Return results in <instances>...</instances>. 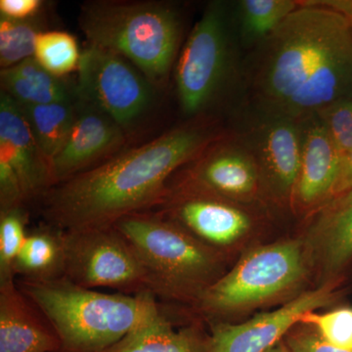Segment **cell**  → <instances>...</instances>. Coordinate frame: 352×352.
Returning <instances> with one entry per match:
<instances>
[{"label": "cell", "instance_id": "obj_1", "mask_svg": "<svg viewBox=\"0 0 352 352\" xmlns=\"http://www.w3.org/2000/svg\"><path fill=\"white\" fill-rule=\"evenodd\" d=\"M207 119L164 132L124 149L51 187L41 198V214L57 230L113 226L129 215L159 208L173 176L222 135Z\"/></svg>", "mask_w": 352, "mask_h": 352}, {"label": "cell", "instance_id": "obj_2", "mask_svg": "<svg viewBox=\"0 0 352 352\" xmlns=\"http://www.w3.org/2000/svg\"><path fill=\"white\" fill-rule=\"evenodd\" d=\"M252 83L263 112L305 120L352 95L346 14L308 2L261 41Z\"/></svg>", "mask_w": 352, "mask_h": 352}, {"label": "cell", "instance_id": "obj_3", "mask_svg": "<svg viewBox=\"0 0 352 352\" xmlns=\"http://www.w3.org/2000/svg\"><path fill=\"white\" fill-rule=\"evenodd\" d=\"M21 291L47 317L62 340L61 352H102L122 340L157 305L151 293H100L65 277L16 278Z\"/></svg>", "mask_w": 352, "mask_h": 352}, {"label": "cell", "instance_id": "obj_4", "mask_svg": "<svg viewBox=\"0 0 352 352\" xmlns=\"http://www.w3.org/2000/svg\"><path fill=\"white\" fill-rule=\"evenodd\" d=\"M78 21L88 44L124 57L157 88L166 85L182 39L175 7L157 1L88 2Z\"/></svg>", "mask_w": 352, "mask_h": 352}, {"label": "cell", "instance_id": "obj_5", "mask_svg": "<svg viewBox=\"0 0 352 352\" xmlns=\"http://www.w3.org/2000/svg\"><path fill=\"white\" fill-rule=\"evenodd\" d=\"M144 264L152 293L195 305L223 273V254L156 212H139L113 226Z\"/></svg>", "mask_w": 352, "mask_h": 352}, {"label": "cell", "instance_id": "obj_6", "mask_svg": "<svg viewBox=\"0 0 352 352\" xmlns=\"http://www.w3.org/2000/svg\"><path fill=\"white\" fill-rule=\"evenodd\" d=\"M308 263L303 241L261 245L245 252L194 305L201 314L214 317L258 307L302 283Z\"/></svg>", "mask_w": 352, "mask_h": 352}, {"label": "cell", "instance_id": "obj_7", "mask_svg": "<svg viewBox=\"0 0 352 352\" xmlns=\"http://www.w3.org/2000/svg\"><path fill=\"white\" fill-rule=\"evenodd\" d=\"M64 276L83 288H110L126 295L152 293L144 264L113 226L59 230Z\"/></svg>", "mask_w": 352, "mask_h": 352}, {"label": "cell", "instance_id": "obj_8", "mask_svg": "<svg viewBox=\"0 0 352 352\" xmlns=\"http://www.w3.org/2000/svg\"><path fill=\"white\" fill-rule=\"evenodd\" d=\"M230 65L223 6L210 4L192 30L176 65V90L185 115L196 119L210 107L226 82Z\"/></svg>", "mask_w": 352, "mask_h": 352}, {"label": "cell", "instance_id": "obj_9", "mask_svg": "<svg viewBox=\"0 0 352 352\" xmlns=\"http://www.w3.org/2000/svg\"><path fill=\"white\" fill-rule=\"evenodd\" d=\"M76 95L107 113L124 131L156 101L157 87L124 57L88 44L78 69Z\"/></svg>", "mask_w": 352, "mask_h": 352}, {"label": "cell", "instance_id": "obj_10", "mask_svg": "<svg viewBox=\"0 0 352 352\" xmlns=\"http://www.w3.org/2000/svg\"><path fill=\"white\" fill-rule=\"evenodd\" d=\"M183 168L170 190L203 192L243 205L266 194L258 160L245 136L222 134Z\"/></svg>", "mask_w": 352, "mask_h": 352}, {"label": "cell", "instance_id": "obj_11", "mask_svg": "<svg viewBox=\"0 0 352 352\" xmlns=\"http://www.w3.org/2000/svg\"><path fill=\"white\" fill-rule=\"evenodd\" d=\"M242 205L203 192L170 190L164 203L153 212L171 220L204 244L222 252L252 230V215Z\"/></svg>", "mask_w": 352, "mask_h": 352}, {"label": "cell", "instance_id": "obj_12", "mask_svg": "<svg viewBox=\"0 0 352 352\" xmlns=\"http://www.w3.org/2000/svg\"><path fill=\"white\" fill-rule=\"evenodd\" d=\"M258 160L266 194L292 204L302 150V120L263 113L245 136Z\"/></svg>", "mask_w": 352, "mask_h": 352}, {"label": "cell", "instance_id": "obj_13", "mask_svg": "<svg viewBox=\"0 0 352 352\" xmlns=\"http://www.w3.org/2000/svg\"><path fill=\"white\" fill-rule=\"evenodd\" d=\"M335 296L333 286L326 285L305 292L274 311L256 315L245 323H215L208 352H265L300 323L303 315L325 307Z\"/></svg>", "mask_w": 352, "mask_h": 352}, {"label": "cell", "instance_id": "obj_14", "mask_svg": "<svg viewBox=\"0 0 352 352\" xmlns=\"http://www.w3.org/2000/svg\"><path fill=\"white\" fill-rule=\"evenodd\" d=\"M126 141V132L110 116L76 97L75 124L66 144L51 162L53 184L91 170L124 151Z\"/></svg>", "mask_w": 352, "mask_h": 352}, {"label": "cell", "instance_id": "obj_15", "mask_svg": "<svg viewBox=\"0 0 352 352\" xmlns=\"http://www.w3.org/2000/svg\"><path fill=\"white\" fill-rule=\"evenodd\" d=\"M0 166L12 171L25 203L53 187L51 163L44 156L18 102L0 92Z\"/></svg>", "mask_w": 352, "mask_h": 352}, {"label": "cell", "instance_id": "obj_16", "mask_svg": "<svg viewBox=\"0 0 352 352\" xmlns=\"http://www.w3.org/2000/svg\"><path fill=\"white\" fill-rule=\"evenodd\" d=\"M342 157L318 116L302 120L300 173L292 205L314 212L335 196Z\"/></svg>", "mask_w": 352, "mask_h": 352}, {"label": "cell", "instance_id": "obj_17", "mask_svg": "<svg viewBox=\"0 0 352 352\" xmlns=\"http://www.w3.org/2000/svg\"><path fill=\"white\" fill-rule=\"evenodd\" d=\"M56 329L16 278L0 281V352H61Z\"/></svg>", "mask_w": 352, "mask_h": 352}, {"label": "cell", "instance_id": "obj_18", "mask_svg": "<svg viewBox=\"0 0 352 352\" xmlns=\"http://www.w3.org/2000/svg\"><path fill=\"white\" fill-rule=\"evenodd\" d=\"M312 212L305 235L308 258L335 276L352 259V189L333 197Z\"/></svg>", "mask_w": 352, "mask_h": 352}, {"label": "cell", "instance_id": "obj_19", "mask_svg": "<svg viewBox=\"0 0 352 352\" xmlns=\"http://www.w3.org/2000/svg\"><path fill=\"white\" fill-rule=\"evenodd\" d=\"M210 336L200 329L175 331L159 305L122 340L102 352H208Z\"/></svg>", "mask_w": 352, "mask_h": 352}, {"label": "cell", "instance_id": "obj_20", "mask_svg": "<svg viewBox=\"0 0 352 352\" xmlns=\"http://www.w3.org/2000/svg\"><path fill=\"white\" fill-rule=\"evenodd\" d=\"M1 91L22 105H43L75 100L76 85L46 71L34 57L1 69Z\"/></svg>", "mask_w": 352, "mask_h": 352}, {"label": "cell", "instance_id": "obj_21", "mask_svg": "<svg viewBox=\"0 0 352 352\" xmlns=\"http://www.w3.org/2000/svg\"><path fill=\"white\" fill-rule=\"evenodd\" d=\"M14 276L46 280L64 276V251L59 230L43 228L28 233L14 263Z\"/></svg>", "mask_w": 352, "mask_h": 352}, {"label": "cell", "instance_id": "obj_22", "mask_svg": "<svg viewBox=\"0 0 352 352\" xmlns=\"http://www.w3.org/2000/svg\"><path fill=\"white\" fill-rule=\"evenodd\" d=\"M19 105L41 152L51 163L66 144L75 124L76 97L73 101Z\"/></svg>", "mask_w": 352, "mask_h": 352}, {"label": "cell", "instance_id": "obj_23", "mask_svg": "<svg viewBox=\"0 0 352 352\" xmlns=\"http://www.w3.org/2000/svg\"><path fill=\"white\" fill-rule=\"evenodd\" d=\"M300 6L295 0H243L241 32L248 41H263Z\"/></svg>", "mask_w": 352, "mask_h": 352}, {"label": "cell", "instance_id": "obj_24", "mask_svg": "<svg viewBox=\"0 0 352 352\" xmlns=\"http://www.w3.org/2000/svg\"><path fill=\"white\" fill-rule=\"evenodd\" d=\"M82 53L78 43L66 32H41L36 38L34 58L46 71L58 78H65L78 71Z\"/></svg>", "mask_w": 352, "mask_h": 352}, {"label": "cell", "instance_id": "obj_25", "mask_svg": "<svg viewBox=\"0 0 352 352\" xmlns=\"http://www.w3.org/2000/svg\"><path fill=\"white\" fill-rule=\"evenodd\" d=\"M41 29L32 19L13 20L0 17V66L10 68L34 57Z\"/></svg>", "mask_w": 352, "mask_h": 352}, {"label": "cell", "instance_id": "obj_26", "mask_svg": "<svg viewBox=\"0 0 352 352\" xmlns=\"http://www.w3.org/2000/svg\"><path fill=\"white\" fill-rule=\"evenodd\" d=\"M25 226L23 207L0 212V281L15 278L14 263L27 239Z\"/></svg>", "mask_w": 352, "mask_h": 352}, {"label": "cell", "instance_id": "obj_27", "mask_svg": "<svg viewBox=\"0 0 352 352\" xmlns=\"http://www.w3.org/2000/svg\"><path fill=\"white\" fill-rule=\"evenodd\" d=\"M300 323L314 326L328 344L352 351L351 308H340L324 314L308 312L303 315Z\"/></svg>", "mask_w": 352, "mask_h": 352}, {"label": "cell", "instance_id": "obj_28", "mask_svg": "<svg viewBox=\"0 0 352 352\" xmlns=\"http://www.w3.org/2000/svg\"><path fill=\"white\" fill-rule=\"evenodd\" d=\"M316 115L344 159L352 150V95L333 102Z\"/></svg>", "mask_w": 352, "mask_h": 352}, {"label": "cell", "instance_id": "obj_29", "mask_svg": "<svg viewBox=\"0 0 352 352\" xmlns=\"http://www.w3.org/2000/svg\"><path fill=\"white\" fill-rule=\"evenodd\" d=\"M288 346L291 352H352L333 346L324 340L317 332H298L289 336Z\"/></svg>", "mask_w": 352, "mask_h": 352}, {"label": "cell", "instance_id": "obj_30", "mask_svg": "<svg viewBox=\"0 0 352 352\" xmlns=\"http://www.w3.org/2000/svg\"><path fill=\"white\" fill-rule=\"evenodd\" d=\"M41 6V0H1L0 14L9 19L29 20L34 18Z\"/></svg>", "mask_w": 352, "mask_h": 352}, {"label": "cell", "instance_id": "obj_31", "mask_svg": "<svg viewBox=\"0 0 352 352\" xmlns=\"http://www.w3.org/2000/svg\"><path fill=\"white\" fill-rule=\"evenodd\" d=\"M351 189H352V150L342 159L339 179L336 185L335 196Z\"/></svg>", "mask_w": 352, "mask_h": 352}, {"label": "cell", "instance_id": "obj_32", "mask_svg": "<svg viewBox=\"0 0 352 352\" xmlns=\"http://www.w3.org/2000/svg\"><path fill=\"white\" fill-rule=\"evenodd\" d=\"M265 352H291V351H289L288 344H284L282 340H280L279 342H277L276 344L270 347V349Z\"/></svg>", "mask_w": 352, "mask_h": 352}, {"label": "cell", "instance_id": "obj_33", "mask_svg": "<svg viewBox=\"0 0 352 352\" xmlns=\"http://www.w3.org/2000/svg\"><path fill=\"white\" fill-rule=\"evenodd\" d=\"M347 18H349V23H351V27L352 30V1L351 3V6H349V11L346 13Z\"/></svg>", "mask_w": 352, "mask_h": 352}]
</instances>
